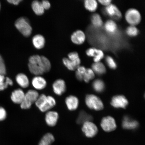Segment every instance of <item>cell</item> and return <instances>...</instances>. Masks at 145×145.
I'll return each instance as SVG.
<instances>
[{"instance_id":"6da1fadb","label":"cell","mask_w":145,"mask_h":145,"mask_svg":"<svg viewBox=\"0 0 145 145\" xmlns=\"http://www.w3.org/2000/svg\"><path fill=\"white\" fill-rule=\"evenodd\" d=\"M28 65L29 71L36 76H40L50 71L51 64L49 60L44 56L34 55L29 57Z\"/></svg>"},{"instance_id":"7a4b0ae2","label":"cell","mask_w":145,"mask_h":145,"mask_svg":"<svg viewBox=\"0 0 145 145\" xmlns=\"http://www.w3.org/2000/svg\"><path fill=\"white\" fill-rule=\"evenodd\" d=\"M55 99L51 96H47L44 94L39 95L36 100V106L42 112H47L56 105Z\"/></svg>"},{"instance_id":"3957f363","label":"cell","mask_w":145,"mask_h":145,"mask_svg":"<svg viewBox=\"0 0 145 145\" xmlns=\"http://www.w3.org/2000/svg\"><path fill=\"white\" fill-rule=\"evenodd\" d=\"M16 28L25 37L29 36L32 33V28L28 19L25 17H20L16 21Z\"/></svg>"},{"instance_id":"277c9868","label":"cell","mask_w":145,"mask_h":145,"mask_svg":"<svg viewBox=\"0 0 145 145\" xmlns=\"http://www.w3.org/2000/svg\"><path fill=\"white\" fill-rule=\"evenodd\" d=\"M38 92L35 90H29L25 93L24 99L20 104L21 108L23 109H28L32 105L35 103L39 96Z\"/></svg>"},{"instance_id":"5b68a950","label":"cell","mask_w":145,"mask_h":145,"mask_svg":"<svg viewBox=\"0 0 145 145\" xmlns=\"http://www.w3.org/2000/svg\"><path fill=\"white\" fill-rule=\"evenodd\" d=\"M86 103L87 106L91 109L99 110L104 108V105L101 99L94 95H87L86 99Z\"/></svg>"},{"instance_id":"8992f818","label":"cell","mask_w":145,"mask_h":145,"mask_svg":"<svg viewBox=\"0 0 145 145\" xmlns=\"http://www.w3.org/2000/svg\"><path fill=\"white\" fill-rule=\"evenodd\" d=\"M127 22L131 26H135L140 23L141 16L138 10L134 8H130L127 11L125 15Z\"/></svg>"},{"instance_id":"52a82bcc","label":"cell","mask_w":145,"mask_h":145,"mask_svg":"<svg viewBox=\"0 0 145 145\" xmlns=\"http://www.w3.org/2000/svg\"><path fill=\"white\" fill-rule=\"evenodd\" d=\"M82 130L86 137L89 138L95 137L98 132L97 126L91 121H87L83 123Z\"/></svg>"},{"instance_id":"ba28073f","label":"cell","mask_w":145,"mask_h":145,"mask_svg":"<svg viewBox=\"0 0 145 145\" xmlns=\"http://www.w3.org/2000/svg\"><path fill=\"white\" fill-rule=\"evenodd\" d=\"M101 126L105 131L107 132L114 131L117 127L115 119L110 116L103 118L101 123Z\"/></svg>"},{"instance_id":"9c48e42d","label":"cell","mask_w":145,"mask_h":145,"mask_svg":"<svg viewBox=\"0 0 145 145\" xmlns=\"http://www.w3.org/2000/svg\"><path fill=\"white\" fill-rule=\"evenodd\" d=\"M110 104L115 108H125L128 106V101L124 96L118 95L112 98Z\"/></svg>"},{"instance_id":"30bf717a","label":"cell","mask_w":145,"mask_h":145,"mask_svg":"<svg viewBox=\"0 0 145 145\" xmlns=\"http://www.w3.org/2000/svg\"><path fill=\"white\" fill-rule=\"evenodd\" d=\"M52 89L54 93L56 95H62L66 90V86L65 81L61 79L57 80L52 84Z\"/></svg>"},{"instance_id":"8fae6325","label":"cell","mask_w":145,"mask_h":145,"mask_svg":"<svg viewBox=\"0 0 145 145\" xmlns=\"http://www.w3.org/2000/svg\"><path fill=\"white\" fill-rule=\"evenodd\" d=\"M105 10L107 14L113 19L119 20L122 17V14L120 11L114 4H110L106 6Z\"/></svg>"},{"instance_id":"7c38bea8","label":"cell","mask_w":145,"mask_h":145,"mask_svg":"<svg viewBox=\"0 0 145 145\" xmlns=\"http://www.w3.org/2000/svg\"><path fill=\"white\" fill-rule=\"evenodd\" d=\"M59 118V114L57 112L49 110L45 114V122L48 126L54 127L57 124Z\"/></svg>"},{"instance_id":"4fadbf2b","label":"cell","mask_w":145,"mask_h":145,"mask_svg":"<svg viewBox=\"0 0 145 145\" xmlns=\"http://www.w3.org/2000/svg\"><path fill=\"white\" fill-rule=\"evenodd\" d=\"M32 84L36 89L41 90L46 88L47 82L44 78L41 76H36L32 80Z\"/></svg>"},{"instance_id":"5bb4252c","label":"cell","mask_w":145,"mask_h":145,"mask_svg":"<svg viewBox=\"0 0 145 145\" xmlns=\"http://www.w3.org/2000/svg\"><path fill=\"white\" fill-rule=\"evenodd\" d=\"M25 93L21 89H18L12 92L11 99L12 102L16 104L20 105L24 99Z\"/></svg>"},{"instance_id":"9a60e30c","label":"cell","mask_w":145,"mask_h":145,"mask_svg":"<svg viewBox=\"0 0 145 145\" xmlns=\"http://www.w3.org/2000/svg\"><path fill=\"white\" fill-rule=\"evenodd\" d=\"M63 64L69 70L74 71L76 70L80 66L81 60L80 58L75 60H71L67 58H64L63 59Z\"/></svg>"},{"instance_id":"2e32d148","label":"cell","mask_w":145,"mask_h":145,"mask_svg":"<svg viewBox=\"0 0 145 145\" xmlns=\"http://www.w3.org/2000/svg\"><path fill=\"white\" fill-rule=\"evenodd\" d=\"M72 42L77 44H81L86 40V35L84 32L80 30H77L73 33L71 36Z\"/></svg>"},{"instance_id":"e0dca14e","label":"cell","mask_w":145,"mask_h":145,"mask_svg":"<svg viewBox=\"0 0 145 145\" xmlns=\"http://www.w3.org/2000/svg\"><path fill=\"white\" fill-rule=\"evenodd\" d=\"M65 103L69 110H75L78 106V99L75 96L70 95L66 97L65 99Z\"/></svg>"},{"instance_id":"ac0fdd59","label":"cell","mask_w":145,"mask_h":145,"mask_svg":"<svg viewBox=\"0 0 145 145\" xmlns=\"http://www.w3.org/2000/svg\"><path fill=\"white\" fill-rule=\"evenodd\" d=\"M16 81L21 88H25L29 85V81L25 74L21 73L18 74L16 78Z\"/></svg>"},{"instance_id":"d6986e66","label":"cell","mask_w":145,"mask_h":145,"mask_svg":"<svg viewBox=\"0 0 145 145\" xmlns=\"http://www.w3.org/2000/svg\"><path fill=\"white\" fill-rule=\"evenodd\" d=\"M122 125L123 127L125 129H133L137 128L138 126V123L137 121L126 116L123 119Z\"/></svg>"},{"instance_id":"ffe728a7","label":"cell","mask_w":145,"mask_h":145,"mask_svg":"<svg viewBox=\"0 0 145 145\" xmlns=\"http://www.w3.org/2000/svg\"><path fill=\"white\" fill-rule=\"evenodd\" d=\"M32 40L34 46L37 49H41L44 46L45 39L44 37L40 34L34 36Z\"/></svg>"},{"instance_id":"44dd1931","label":"cell","mask_w":145,"mask_h":145,"mask_svg":"<svg viewBox=\"0 0 145 145\" xmlns=\"http://www.w3.org/2000/svg\"><path fill=\"white\" fill-rule=\"evenodd\" d=\"M92 70L94 72L99 75H101L106 72V68L102 63L98 62L92 64Z\"/></svg>"},{"instance_id":"7402d4cb","label":"cell","mask_w":145,"mask_h":145,"mask_svg":"<svg viewBox=\"0 0 145 145\" xmlns=\"http://www.w3.org/2000/svg\"><path fill=\"white\" fill-rule=\"evenodd\" d=\"M31 6L34 13L37 15H41L44 14V9L41 2L37 1H33L32 3Z\"/></svg>"},{"instance_id":"603a6c76","label":"cell","mask_w":145,"mask_h":145,"mask_svg":"<svg viewBox=\"0 0 145 145\" xmlns=\"http://www.w3.org/2000/svg\"><path fill=\"white\" fill-rule=\"evenodd\" d=\"M54 140L55 139L52 134L47 133L42 138L38 145H51Z\"/></svg>"},{"instance_id":"cb8c5ba5","label":"cell","mask_w":145,"mask_h":145,"mask_svg":"<svg viewBox=\"0 0 145 145\" xmlns=\"http://www.w3.org/2000/svg\"><path fill=\"white\" fill-rule=\"evenodd\" d=\"M105 28L108 33L113 34L116 31L117 27L115 22L112 20H108L105 24Z\"/></svg>"},{"instance_id":"d4e9b609","label":"cell","mask_w":145,"mask_h":145,"mask_svg":"<svg viewBox=\"0 0 145 145\" xmlns=\"http://www.w3.org/2000/svg\"><path fill=\"white\" fill-rule=\"evenodd\" d=\"M13 81L8 77L5 78V75H0V90H3L9 86L13 85Z\"/></svg>"},{"instance_id":"484cf974","label":"cell","mask_w":145,"mask_h":145,"mask_svg":"<svg viewBox=\"0 0 145 145\" xmlns=\"http://www.w3.org/2000/svg\"><path fill=\"white\" fill-rule=\"evenodd\" d=\"M84 6L87 10L94 12L97 8V3L95 0H86L84 2Z\"/></svg>"},{"instance_id":"4316f807","label":"cell","mask_w":145,"mask_h":145,"mask_svg":"<svg viewBox=\"0 0 145 145\" xmlns=\"http://www.w3.org/2000/svg\"><path fill=\"white\" fill-rule=\"evenodd\" d=\"M92 119L91 116L87 114L84 111H82L80 113L77 119V122L78 124H83L87 121H90Z\"/></svg>"},{"instance_id":"83f0119b","label":"cell","mask_w":145,"mask_h":145,"mask_svg":"<svg viewBox=\"0 0 145 145\" xmlns=\"http://www.w3.org/2000/svg\"><path fill=\"white\" fill-rule=\"evenodd\" d=\"M91 20L92 24L95 27H100L102 26L103 21L99 14H93L91 17Z\"/></svg>"},{"instance_id":"f1b7e54d","label":"cell","mask_w":145,"mask_h":145,"mask_svg":"<svg viewBox=\"0 0 145 145\" xmlns=\"http://www.w3.org/2000/svg\"><path fill=\"white\" fill-rule=\"evenodd\" d=\"M93 87L96 91L101 92L104 90L105 86L103 81L101 80L97 79L94 81Z\"/></svg>"},{"instance_id":"f546056e","label":"cell","mask_w":145,"mask_h":145,"mask_svg":"<svg viewBox=\"0 0 145 145\" xmlns=\"http://www.w3.org/2000/svg\"><path fill=\"white\" fill-rule=\"evenodd\" d=\"M95 77V73L92 69H86V72L83 76V80L88 83L91 80L93 79Z\"/></svg>"},{"instance_id":"4dcf8cb0","label":"cell","mask_w":145,"mask_h":145,"mask_svg":"<svg viewBox=\"0 0 145 145\" xmlns=\"http://www.w3.org/2000/svg\"><path fill=\"white\" fill-rule=\"evenodd\" d=\"M76 72V77L79 81L83 80V76H84L86 69L83 66L78 67Z\"/></svg>"},{"instance_id":"1f68e13d","label":"cell","mask_w":145,"mask_h":145,"mask_svg":"<svg viewBox=\"0 0 145 145\" xmlns=\"http://www.w3.org/2000/svg\"><path fill=\"white\" fill-rule=\"evenodd\" d=\"M126 33L128 36L131 37H135L138 34L139 31L137 27L131 25L127 28Z\"/></svg>"},{"instance_id":"d6a6232c","label":"cell","mask_w":145,"mask_h":145,"mask_svg":"<svg viewBox=\"0 0 145 145\" xmlns=\"http://www.w3.org/2000/svg\"><path fill=\"white\" fill-rule=\"evenodd\" d=\"M93 57L94 61L95 63L100 62L104 57V54L102 50L96 48Z\"/></svg>"},{"instance_id":"836d02e7","label":"cell","mask_w":145,"mask_h":145,"mask_svg":"<svg viewBox=\"0 0 145 145\" xmlns=\"http://www.w3.org/2000/svg\"><path fill=\"white\" fill-rule=\"evenodd\" d=\"M106 60L108 66L110 68L115 69L116 68L117 66L116 63L114 59L110 56H107L106 57Z\"/></svg>"},{"instance_id":"e575fe53","label":"cell","mask_w":145,"mask_h":145,"mask_svg":"<svg viewBox=\"0 0 145 145\" xmlns=\"http://www.w3.org/2000/svg\"><path fill=\"white\" fill-rule=\"evenodd\" d=\"M6 72V68L4 61L1 56L0 55V75H5Z\"/></svg>"},{"instance_id":"d590c367","label":"cell","mask_w":145,"mask_h":145,"mask_svg":"<svg viewBox=\"0 0 145 145\" xmlns=\"http://www.w3.org/2000/svg\"><path fill=\"white\" fill-rule=\"evenodd\" d=\"M68 58L71 60H75L79 58L78 54L76 52H71L68 55Z\"/></svg>"},{"instance_id":"8d00e7d4","label":"cell","mask_w":145,"mask_h":145,"mask_svg":"<svg viewBox=\"0 0 145 145\" xmlns=\"http://www.w3.org/2000/svg\"><path fill=\"white\" fill-rule=\"evenodd\" d=\"M6 110L4 108L0 107V121L4 120L6 118Z\"/></svg>"},{"instance_id":"74e56055","label":"cell","mask_w":145,"mask_h":145,"mask_svg":"<svg viewBox=\"0 0 145 145\" xmlns=\"http://www.w3.org/2000/svg\"><path fill=\"white\" fill-rule=\"evenodd\" d=\"M41 3L44 10H48L50 8L51 5L49 1L44 0L41 2Z\"/></svg>"},{"instance_id":"f35d334b","label":"cell","mask_w":145,"mask_h":145,"mask_svg":"<svg viewBox=\"0 0 145 145\" xmlns=\"http://www.w3.org/2000/svg\"><path fill=\"white\" fill-rule=\"evenodd\" d=\"M95 48H91L88 49L86 51L87 55L89 56V57H93L94 54L95 53Z\"/></svg>"},{"instance_id":"ab89813d","label":"cell","mask_w":145,"mask_h":145,"mask_svg":"<svg viewBox=\"0 0 145 145\" xmlns=\"http://www.w3.org/2000/svg\"><path fill=\"white\" fill-rule=\"evenodd\" d=\"M99 1L101 4L107 6L110 4L112 1L111 0H105V1H104V0L101 1V0H100V1Z\"/></svg>"},{"instance_id":"60d3db41","label":"cell","mask_w":145,"mask_h":145,"mask_svg":"<svg viewBox=\"0 0 145 145\" xmlns=\"http://www.w3.org/2000/svg\"><path fill=\"white\" fill-rule=\"evenodd\" d=\"M22 1H21V0H10V1H8L9 3L14 5H18Z\"/></svg>"},{"instance_id":"b9f144b4","label":"cell","mask_w":145,"mask_h":145,"mask_svg":"<svg viewBox=\"0 0 145 145\" xmlns=\"http://www.w3.org/2000/svg\"><path fill=\"white\" fill-rule=\"evenodd\" d=\"M0 9H1V4H0Z\"/></svg>"}]
</instances>
